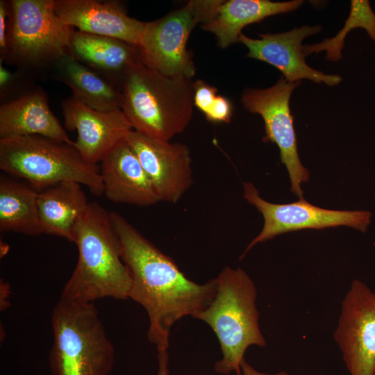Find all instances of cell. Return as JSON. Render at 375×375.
I'll return each mask as SVG.
<instances>
[{"label":"cell","instance_id":"cell-1","mask_svg":"<svg viewBox=\"0 0 375 375\" xmlns=\"http://www.w3.org/2000/svg\"><path fill=\"white\" fill-rule=\"evenodd\" d=\"M121 257L131 279L128 299L141 305L149 319L147 337L157 350H167L170 330L182 317L207 308L217 290V278L204 284L189 279L176 262L145 238L123 216L110 212Z\"/></svg>","mask_w":375,"mask_h":375},{"label":"cell","instance_id":"cell-2","mask_svg":"<svg viewBox=\"0 0 375 375\" xmlns=\"http://www.w3.org/2000/svg\"><path fill=\"white\" fill-rule=\"evenodd\" d=\"M78 257L60 299L92 303L110 297L127 299L131 279L121 257L120 246L110 212L90 202L73 229Z\"/></svg>","mask_w":375,"mask_h":375},{"label":"cell","instance_id":"cell-3","mask_svg":"<svg viewBox=\"0 0 375 375\" xmlns=\"http://www.w3.org/2000/svg\"><path fill=\"white\" fill-rule=\"evenodd\" d=\"M191 79L163 74L141 60L132 65L120 89L121 110L133 130L169 141L184 131L194 106Z\"/></svg>","mask_w":375,"mask_h":375},{"label":"cell","instance_id":"cell-4","mask_svg":"<svg viewBox=\"0 0 375 375\" xmlns=\"http://www.w3.org/2000/svg\"><path fill=\"white\" fill-rule=\"evenodd\" d=\"M216 278L217 290L213 300L194 317L208 324L219 340L223 358L215 362V370L222 374L234 372L242 375L240 365L247 349L266 345L258 323L256 288L240 267H225Z\"/></svg>","mask_w":375,"mask_h":375},{"label":"cell","instance_id":"cell-5","mask_svg":"<svg viewBox=\"0 0 375 375\" xmlns=\"http://www.w3.org/2000/svg\"><path fill=\"white\" fill-rule=\"evenodd\" d=\"M0 168L26 181L37 191L74 181L96 196L103 194L99 166L87 161L74 143L41 135L0 139Z\"/></svg>","mask_w":375,"mask_h":375},{"label":"cell","instance_id":"cell-6","mask_svg":"<svg viewBox=\"0 0 375 375\" xmlns=\"http://www.w3.org/2000/svg\"><path fill=\"white\" fill-rule=\"evenodd\" d=\"M53 375H108L115 349L96 307L60 299L51 315Z\"/></svg>","mask_w":375,"mask_h":375},{"label":"cell","instance_id":"cell-7","mask_svg":"<svg viewBox=\"0 0 375 375\" xmlns=\"http://www.w3.org/2000/svg\"><path fill=\"white\" fill-rule=\"evenodd\" d=\"M6 5L7 44L2 61L33 76L52 69L69 53L74 28L58 16L53 0H6Z\"/></svg>","mask_w":375,"mask_h":375},{"label":"cell","instance_id":"cell-8","mask_svg":"<svg viewBox=\"0 0 375 375\" xmlns=\"http://www.w3.org/2000/svg\"><path fill=\"white\" fill-rule=\"evenodd\" d=\"M222 1L192 0L165 16L147 22L138 45L141 62L168 76L192 78L195 67L187 44L193 28L215 15Z\"/></svg>","mask_w":375,"mask_h":375},{"label":"cell","instance_id":"cell-9","mask_svg":"<svg viewBox=\"0 0 375 375\" xmlns=\"http://www.w3.org/2000/svg\"><path fill=\"white\" fill-rule=\"evenodd\" d=\"M299 85L300 81L290 83L281 78L271 87L245 90L241 102L249 112L262 117L265 132L264 141L277 145L281 162L290 176L291 191L302 198L301 183L308 181L309 172L299 156L294 117L290 108L291 94Z\"/></svg>","mask_w":375,"mask_h":375},{"label":"cell","instance_id":"cell-10","mask_svg":"<svg viewBox=\"0 0 375 375\" xmlns=\"http://www.w3.org/2000/svg\"><path fill=\"white\" fill-rule=\"evenodd\" d=\"M243 189L244 198L262 214L264 224L260 233L249 243L240 258L257 244L282 233L340 226L365 232L370 224L372 214L369 211L325 209L308 203L303 197L290 203H274L263 199L251 182L244 183Z\"/></svg>","mask_w":375,"mask_h":375},{"label":"cell","instance_id":"cell-11","mask_svg":"<svg viewBox=\"0 0 375 375\" xmlns=\"http://www.w3.org/2000/svg\"><path fill=\"white\" fill-rule=\"evenodd\" d=\"M333 336L351 375H375V292L363 282H352Z\"/></svg>","mask_w":375,"mask_h":375},{"label":"cell","instance_id":"cell-12","mask_svg":"<svg viewBox=\"0 0 375 375\" xmlns=\"http://www.w3.org/2000/svg\"><path fill=\"white\" fill-rule=\"evenodd\" d=\"M149 177L160 201L178 202L193 183L188 146L132 131L126 140Z\"/></svg>","mask_w":375,"mask_h":375},{"label":"cell","instance_id":"cell-13","mask_svg":"<svg viewBox=\"0 0 375 375\" xmlns=\"http://www.w3.org/2000/svg\"><path fill=\"white\" fill-rule=\"evenodd\" d=\"M322 30L320 25H303L280 33L260 34V39H253L244 34L239 42L248 49L247 56L267 62L277 68L290 83L308 79L317 83H324L332 87L342 80L338 74H326L310 67L306 62L302 41Z\"/></svg>","mask_w":375,"mask_h":375},{"label":"cell","instance_id":"cell-14","mask_svg":"<svg viewBox=\"0 0 375 375\" xmlns=\"http://www.w3.org/2000/svg\"><path fill=\"white\" fill-rule=\"evenodd\" d=\"M61 109L65 127L77 131L75 147L91 163L101 162L133 131L122 110H97L72 95L62 101Z\"/></svg>","mask_w":375,"mask_h":375},{"label":"cell","instance_id":"cell-15","mask_svg":"<svg viewBox=\"0 0 375 375\" xmlns=\"http://www.w3.org/2000/svg\"><path fill=\"white\" fill-rule=\"evenodd\" d=\"M63 23L89 34L117 38L139 45L145 22L129 17L117 1L53 0Z\"/></svg>","mask_w":375,"mask_h":375},{"label":"cell","instance_id":"cell-16","mask_svg":"<svg viewBox=\"0 0 375 375\" xmlns=\"http://www.w3.org/2000/svg\"><path fill=\"white\" fill-rule=\"evenodd\" d=\"M103 194L115 203L147 206L159 197L139 159L124 141L101 161Z\"/></svg>","mask_w":375,"mask_h":375},{"label":"cell","instance_id":"cell-17","mask_svg":"<svg viewBox=\"0 0 375 375\" xmlns=\"http://www.w3.org/2000/svg\"><path fill=\"white\" fill-rule=\"evenodd\" d=\"M25 135L74 143L51 110L47 94L40 87L33 86L0 106V139Z\"/></svg>","mask_w":375,"mask_h":375},{"label":"cell","instance_id":"cell-18","mask_svg":"<svg viewBox=\"0 0 375 375\" xmlns=\"http://www.w3.org/2000/svg\"><path fill=\"white\" fill-rule=\"evenodd\" d=\"M69 53L119 88L128 69L141 60L135 44L75 30L71 36Z\"/></svg>","mask_w":375,"mask_h":375},{"label":"cell","instance_id":"cell-19","mask_svg":"<svg viewBox=\"0 0 375 375\" xmlns=\"http://www.w3.org/2000/svg\"><path fill=\"white\" fill-rule=\"evenodd\" d=\"M302 0L275 2L269 0L222 1L214 16L201 28L213 33L219 48L239 42L242 29L265 18L298 9Z\"/></svg>","mask_w":375,"mask_h":375},{"label":"cell","instance_id":"cell-20","mask_svg":"<svg viewBox=\"0 0 375 375\" xmlns=\"http://www.w3.org/2000/svg\"><path fill=\"white\" fill-rule=\"evenodd\" d=\"M90 202L74 181H63L40 191L38 195L41 233L73 240V229Z\"/></svg>","mask_w":375,"mask_h":375},{"label":"cell","instance_id":"cell-21","mask_svg":"<svg viewBox=\"0 0 375 375\" xmlns=\"http://www.w3.org/2000/svg\"><path fill=\"white\" fill-rule=\"evenodd\" d=\"M52 69L56 78L69 88L72 96L99 111L121 110V89L67 53Z\"/></svg>","mask_w":375,"mask_h":375},{"label":"cell","instance_id":"cell-22","mask_svg":"<svg viewBox=\"0 0 375 375\" xmlns=\"http://www.w3.org/2000/svg\"><path fill=\"white\" fill-rule=\"evenodd\" d=\"M38 191L30 185L1 176L0 231L28 235L42 234Z\"/></svg>","mask_w":375,"mask_h":375},{"label":"cell","instance_id":"cell-23","mask_svg":"<svg viewBox=\"0 0 375 375\" xmlns=\"http://www.w3.org/2000/svg\"><path fill=\"white\" fill-rule=\"evenodd\" d=\"M356 28L365 29L369 37L375 42V12L368 0H352L350 13L343 28L333 38H326L316 44L304 45L306 56L325 51L327 60L338 61L342 58L341 51L344 45L346 35L351 30Z\"/></svg>","mask_w":375,"mask_h":375},{"label":"cell","instance_id":"cell-24","mask_svg":"<svg viewBox=\"0 0 375 375\" xmlns=\"http://www.w3.org/2000/svg\"><path fill=\"white\" fill-rule=\"evenodd\" d=\"M194 105L200 110L208 121L213 123H228L233 107L228 99L217 94L215 87L202 80L193 82Z\"/></svg>","mask_w":375,"mask_h":375},{"label":"cell","instance_id":"cell-25","mask_svg":"<svg viewBox=\"0 0 375 375\" xmlns=\"http://www.w3.org/2000/svg\"><path fill=\"white\" fill-rule=\"evenodd\" d=\"M33 76L19 69L12 72L0 62V99L1 103L10 101L29 89Z\"/></svg>","mask_w":375,"mask_h":375},{"label":"cell","instance_id":"cell-26","mask_svg":"<svg viewBox=\"0 0 375 375\" xmlns=\"http://www.w3.org/2000/svg\"><path fill=\"white\" fill-rule=\"evenodd\" d=\"M8 29V11L6 0H0V60L2 61L6 52Z\"/></svg>","mask_w":375,"mask_h":375},{"label":"cell","instance_id":"cell-27","mask_svg":"<svg viewBox=\"0 0 375 375\" xmlns=\"http://www.w3.org/2000/svg\"><path fill=\"white\" fill-rule=\"evenodd\" d=\"M169 356L167 350L158 351V370L157 375H169L168 369Z\"/></svg>","mask_w":375,"mask_h":375},{"label":"cell","instance_id":"cell-28","mask_svg":"<svg viewBox=\"0 0 375 375\" xmlns=\"http://www.w3.org/2000/svg\"><path fill=\"white\" fill-rule=\"evenodd\" d=\"M0 288H1V297H0V306H1V310L3 311L6 308L8 307V301L10 296V288L9 286V284L4 281L3 280L1 279L0 283Z\"/></svg>","mask_w":375,"mask_h":375},{"label":"cell","instance_id":"cell-29","mask_svg":"<svg viewBox=\"0 0 375 375\" xmlns=\"http://www.w3.org/2000/svg\"><path fill=\"white\" fill-rule=\"evenodd\" d=\"M241 371L242 372L243 375H288L285 372H280L277 374H269L262 373L256 370L252 367L244 358L240 365Z\"/></svg>","mask_w":375,"mask_h":375}]
</instances>
